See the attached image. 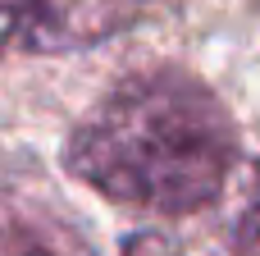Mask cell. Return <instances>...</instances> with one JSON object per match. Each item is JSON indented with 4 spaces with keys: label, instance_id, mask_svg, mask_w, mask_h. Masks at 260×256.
Wrapping results in <instances>:
<instances>
[{
    "label": "cell",
    "instance_id": "7a4b0ae2",
    "mask_svg": "<svg viewBox=\"0 0 260 256\" xmlns=\"http://www.w3.org/2000/svg\"><path fill=\"white\" fill-rule=\"evenodd\" d=\"M146 0H0V50H82L137 18Z\"/></svg>",
    "mask_w": 260,
    "mask_h": 256
},
{
    "label": "cell",
    "instance_id": "6da1fadb",
    "mask_svg": "<svg viewBox=\"0 0 260 256\" xmlns=\"http://www.w3.org/2000/svg\"><path fill=\"white\" fill-rule=\"evenodd\" d=\"M233 165L238 124L229 105L178 64L137 69L114 82L64 147V169L78 183L165 220L210 211Z\"/></svg>",
    "mask_w": 260,
    "mask_h": 256
},
{
    "label": "cell",
    "instance_id": "3957f363",
    "mask_svg": "<svg viewBox=\"0 0 260 256\" xmlns=\"http://www.w3.org/2000/svg\"><path fill=\"white\" fill-rule=\"evenodd\" d=\"M0 256H91V247L37 202H0Z\"/></svg>",
    "mask_w": 260,
    "mask_h": 256
},
{
    "label": "cell",
    "instance_id": "5b68a950",
    "mask_svg": "<svg viewBox=\"0 0 260 256\" xmlns=\"http://www.w3.org/2000/svg\"><path fill=\"white\" fill-rule=\"evenodd\" d=\"M251 211L260 215V160L251 165Z\"/></svg>",
    "mask_w": 260,
    "mask_h": 256
},
{
    "label": "cell",
    "instance_id": "277c9868",
    "mask_svg": "<svg viewBox=\"0 0 260 256\" xmlns=\"http://www.w3.org/2000/svg\"><path fill=\"white\" fill-rule=\"evenodd\" d=\"M123 256H260V215L251 211L233 234L197 243L187 234H165V229H146L133 234L123 243Z\"/></svg>",
    "mask_w": 260,
    "mask_h": 256
}]
</instances>
